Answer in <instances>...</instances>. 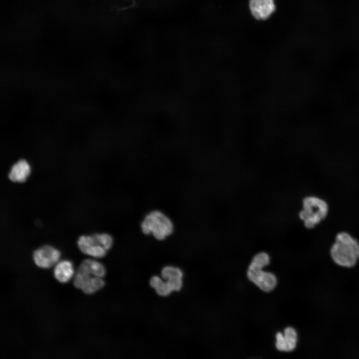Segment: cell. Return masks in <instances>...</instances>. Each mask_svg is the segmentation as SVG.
<instances>
[{
	"label": "cell",
	"instance_id": "cell-1",
	"mask_svg": "<svg viewBox=\"0 0 359 359\" xmlns=\"http://www.w3.org/2000/svg\"><path fill=\"white\" fill-rule=\"evenodd\" d=\"M106 269L103 264L93 259L83 260L75 271L74 286L86 294H93L103 288L105 282L103 279Z\"/></svg>",
	"mask_w": 359,
	"mask_h": 359
},
{
	"label": "cell",
	"instance_id": "cell-2",
	"mask_svg": "<svg viewBox=\"0 0 359 359\" xmlns=\"http://www.w3.org/2000/svg\"><path fill=\"white\" fill-rule=\"evenodd\" d=\"M329 252L331 259L338 266L353 267L359 260V241L348 231H339Z\"/></svg>",
	"mask_w": 359,
	"mask_h": 359
},
{
	"label": "cell",
	"instance_id": "cell-3",
	"mask_svg": "<svg viewBox=\"0 0 359 359\" xmlns=\"http://www.w3.org/2000/svg\"><path fill=\"white\" fill-rule=\"evenodd\" d=\"M329 213L327 201L317 195L305 196L302 201V209L299 214L308 229H313L325 221Z\"/></svg>",
	"mask_w": 359,
	"mask_h": 359
},
{
	"label": "cell",
	"instance_id": "cell-4",
	"mask_svg": "<svg viewBox=\"0 0 359 359\" xmlns=\"http://www.w3.org/2000/svg\"><path fill=\"white\" fill-rule=\"evenodd\" d=\"M142 232L152 235L158 240H163L174 232V226L171 219L160 210L148 213L141 223Z\"/></svg>",
	"mask_w": 359,
	"mask_h": 359
},
{
	"label": "cell",
	"instance_id": "cell-5",
	"mask_svg": "<svg viewBox=\"0 0 359 359\" xmlns=\"http://www.w3.org/2000/svg\"><path fill=\"white\" fill-rule=\"evenodd\" d=\"M269 256L266 253H259L253 258L247 270L249 279L266 292L271 291L277 284L276 277L273 274L261 270L269 263Z\"/></svg>",
	"mask_w": 359,
	"mask_h": 359
},
{
	"label": "cell",
	"instance_id": "cell-6",
	"mask_svg": "<svg viewBox=\"0 0 359 359\" xmlns=\"http://www.w3.org/2000/svg\"><path fill=\"white\" fill-rule=\"evenodd\" d=\"M113 244V239L107 233L81 235L77 240V245L84 254L96 258L104 257Z\"/></svg>",
	"mask_w": 359,
	"mask_h": 359
},
{
	"label": "cell",
	"instance_id": "cell-7",
	"mask_svg": "<svg viewBox=\"0 0 359 359\" xmlns=\"http://www.w3.org/2000/svg\"><path fill=\"white\" fill-rule=\"evenodd\" d=\"M60 252L49 245H44L35 249L32 253L35 264L44 269L50 268L59 262Z\"/></svg>",
	"mask_w": 359,
	"mask_h": 359
},
{
	"label": "cell",
	"instance_id": "cell-8",
	"mask_svg": "<svg viewBox=\"0 0 359 359\" xmlns=\"http://www.w3.org/2000/svg\"><path fill=\"white\" fill-rule=\"evenodd\" d=\"M249 7L253 16L258 20L268 18L276 8L274 0H249Z\"/></svg>",
	"mask_w": 359,
	"mask_h": 359
},
{
	"label": "cell",
	"instance_id": "cell-9",
	"mask_svg": "<svg viewBox=\"0 0 359 359\" xmlns=\"http://www.w3.org/2000/svg\"><path fill=\"white\" fill-rule=\"evenodd\" d=\"M276 348L280 351L290 352L294 350L297 342V334L292 327H287L284 335L278 332L276 335Z\"/></svg>",
	"mask_w": 359,
	"mask_h": 359
},
{
	"label": "cell",
	"instance_id": "cell-10",
	"mask_svg": "<svg viewBox=\"0 0 359 359\" xmlns=\"http://www.w3.org/2000/svg\"><path fill=\"white\" fill-rule=\"evenodd\" d=\"M30 172L29 163L25 160L21 159L12 166L8 177L13 182L22 183L26 181Z\"/></svg>",
	"mask_w": 359,
	"mask_h": 359
},
{
	"label": "cell",
	"instance_id": "cell-11",
	"mask_svg": "<svg viewBox=\"0 0 359 359\" xmlns=\"http://www.w3.org/2000/svg\"><path fill=\"white\" fill-rule=\"evenodd\" d=\"M53 273L58 281L65 283L70 280L75 272L72 262L68 260H63L55 265Z\"/></svg>",
	"mask_w": 359,
	"mask_h": 359
},
{
	"label": "cell",
	"instance_id": "cell-12",
	"mask_svg": "<svg viewBox=\"0 0 359 359\" xmlns=\"http://www.w3.org/2000/svg\"><path fill=\"white\" fill-rule=\"evenodd\" d=\"M161 275L164 279L168 280L174 278H182L183 273L180 268L173 266H167L162 270Z\"/></svg>",
	"mask_w": 359,
	"mask_h": 359
},
{
	"label": "cell",
	"instance_id": "cell-13",
	"mask_svg": "<svg viewBox=\"0 0 359 359\" xmlns=\"http://www.w3.org/2000/svg\"><path fill=\"white\" fill-rule=\"evenodd\" d=\"M155 290L159 296L163 297L168 296L173 292L167 281H163Z\"/></svg>",
	"mask_w": 359,
	"mask_h": 359
},
{
	"label": "cell",
	"instance_id": "cell-14",
	"mask_svg": "<svg viewBox=\"0 0 359 359\" xmlns=\"http://www.w3.org/2000/svg\"><path fill=\"white\" fill-rule=\"evenodd\" d=\"M166 281L173 291H179L182 287V278H174Z\"/></svg>",
	"mask_w": 359,
	"mask_h": 359
},
{
	"label": "cell",
	"instance_id": "cell-15",
	"mask_svg": "<svg viewBox=\"0 0 359 359\" xmlns=\"http://www.w3.org/2000/svg\"><path fill=\"white\" fill-rule=\"evenodd\" d=\"M162 279L158 276H153L150 279V284L154 289L163 281Z\"/></svg>",
	"mask_w": 359,
	"mask_h": 359
}]
</instances>
